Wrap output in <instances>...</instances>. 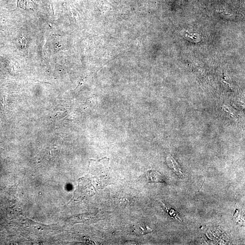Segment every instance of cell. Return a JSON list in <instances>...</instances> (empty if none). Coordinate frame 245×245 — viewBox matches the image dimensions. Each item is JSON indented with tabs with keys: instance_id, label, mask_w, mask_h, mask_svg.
<instances>
[{
	"instance_id": "6da1fadb",
	"label": "cell",
	"mask_w": 245,
	"mask_h": 245,
	"mask_svg": "<svg viewBox=\"0 0 245 245\" xmlns=\"http://www.w3.org/2000/svg\"><path fill=\"white\" fill-rule=\"evenodd\" d=\"M147 181L148 183H158V182H164V180L160 172L156 171H148L145 175Z\"/></svg>"
},
{
	"instance_id": "7a4b0ae2",
	"label": "cell",
	"mask_w": 245,
	"mask_h": 245,
	"mask_svg": "<svg viewBox=\"0 0 245 245\" xmlns=\"http://www.w3.org/2000/svg\"><path fill=\"white\" fill-rule=\"evenodd\" d=\"M152 231L153 230L148 226L143 223H138L133 226L132 233L136 235L141 236L151 233Z\"/></svg>"
},
{
	"instance_id": "3957f363",
	"label": "cell",
	"mask_w": 245,
	"mask_h": 245,
	"mask_svg": "<svg viewBox=\"0 0 245 245\" xmlns=\"http://www.w3.org/2000/svg\"><path fill=\"white\" fill-rule=\"evenodd\" d=\"M167 162L169 166L171 169L176 174L178 175V176L182 177H184L183 172H182V170L181 169L180 167L179 166V164L177 163L176 160H175L174 158L171 156H169L167 158Z\"/></svg>"
},
{
	"instance_id": "277c9868",
	"label": "cell",
	"mask_w": 245,
	"mask_h": 245,
	"mask_svg": "<svg viewBox=\"0 0 245 245\" xmlns=\"http://www.w3.org/2000/svg\"><path fill=\"white\" fill-rule=\"evenodd\" d=\"M167 209L169 211L168 212V213H169V214L171 216L176 217V212L174 210L170 209L169 210H168V208Z\"/></svg>"
}]
</instances>
